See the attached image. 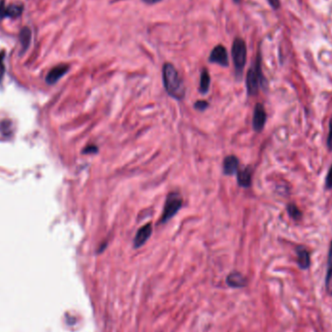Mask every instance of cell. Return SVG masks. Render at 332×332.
Here are the masks:
<instances>
[{
	"mask_svg": "<svg viewBox=\"0 0 332 332\" xmlns=\"http://www.w3.org/2000/svg\"><path fill=\"white\" fill-rule=\"evenodd\" d=\"M327 147L332 151V117L329 121V131H328V137H327Z\"/></svg>",
	"mask_w": 332,
	"mask_h": 332,
	"instance_id": "21",
	"label": "cell"
},
{
	"mask_svg": "<svg viewBox=\"0 0 332 332\" xmlns=\"http://www.w3.org/2000/svg\"><path fill=\"white\" fill-rule=\"evenodd\" d=\"M6 17H8V6L5 5L3 0H0V22Z\"/></svg>",
	"mask_w": 332,
	"mask_h": 332,
	"instance_id": "17",
	"label": "cell"
},
{
	"mask_svg": "<svg viewBox=\"0 0 332 332\" xmlns=\"http://www.w3.org/2000/svg\"><path fill=\"white\" fill-rule=\"evenodd\" d=\"M209 61L212 63H217L224 67L229 66L230 61H229V54L227 49L223 45L216 46L210 54Z\"/></svg>",
	"mask_w": 332,
	"mask_h": 332,
	"instance_id": "5",
	"label": "cell"
},
{
	"mask_svg": "<svg viewBox=\"0 0 332 332\" xmlns=\"http://www.w3.org/2000/svg\"><path fill=\"white\" fill-rule=\"evenodd\" d=\"M231 56L236 74L241 77L247 61V46L242 38L234 39L231 48Z\"/></svg>",
	"mask_w": 332,
	"mask_h": 332,
	"instance_id": "2",
	"label": "cell"
},
{
	"mask_svg": "<svg viewBox=\"0 0 332 332\" xmlns=\"http://www.w3.org/2000/svg\"><path fill=\"white\" fill-rule=\"evenodd\" d=\"M234 1H235V2H239L240 0H234Z\"/></svg>",
	"mask_w": 332,
	"mask_h": 332,
	"instance_id": "25",
	"label": "cell"
},
{
	"mask_svg": "<svg viewBox=\"0 0 332 332\" xmlns=\"http://www.w3.org/2000/svg\"><path fill=\"white\" fill-rule=\"evenodd\" d=\"M267 1H268L269 5L271 6V8L274 9V10H278L280 8V6H281L280 0H267Z\"/></svg>",
	"mask_w": 332,
	"mask_h": 332,
	"instance_id": "23",
	"label": "cell"
},
{
	"mask_svg": "<svg viewBox=\"0 0 332 332\" xmlns=\"http://www.w3.org/2000/svg\"><path fill=\"white\" fill-rule=\"evenodd\" d=\"M227 282L232 288H244L247 285L245 277L238 272H233L229 275Z\"/></svg>",
	"mask_w": 332,
	"mask_h": 332,
	"instance_id": "12",
	"label": "cell"
},
{
	"mask_svg": "<svg viewBox=\"0 0 332 332\" xmlns=\"http://www.w3.org/2000/svg\"><path fill=\"white\" fill-rule=\"evenodd\" d=\"M287 210L289 213V217L293 218L294 220H299L302 217V212L298 209V207L295 204H289L287 206Z\"/></svg>",
	"mask_w": 332,
	"mask_h": 332,
	"instance_id": "16",
	"label": "cell"
},
{
	"mask_svg": "<svg viewBox=\"0 0 332 332\" xmlns=\"http://www.w3.org/2000/svg\"><path fill=\"white\" fill-rule=\"evenodd\" d=\"M260 53L259 52L258 59L255 67H251L247 73L246 77V86L248 94L254 96L258 94L260 85L263 84V76L261 73V66H260Z\"/></svg>",
	"mask_w": 332,
	"mask_h": 332,
	"instance_id": "3",
	"label": "cell"
},
{
	"mask_svg": "<svg viewBox=\"0 0 332 332\" xmlns=\"http://www.w3.org/2000/svg\"><path fill=\"white\" fill-rule=\"evenodd\" d=\"M266 112L265 108L261 103H258L254 110L253 116V128L257 132H260L263 130L265 123H266Z\"/></svg>",
	"mask_w": 332,
	"mask_h": 332,
	"instance_id": "6",
	"label": "cell"
},
{
	"mask_svg": "<svg viewBox=\"0 0 332 332\" xmlns=\"http://www.w3.org/2000/svg\"><path fill=\"white\" fill-rule=\"evenodd\" d=\"M96 152H97V147L90 145V146H87V148L84 150L83 154H94Z\"/></svg>",
	"mask_w": 332,
	"mask_h": 332,
	"instance_id": "22",
	"label": "cell"
},
{
	"mask_svg": "<svg viewBox=\"0 0 332 332\" xmlns=\"http://www.w3.org/2000/svg\"><path fill=\"white\" fill-rule=\"evenodd\" d=\"M210 83H211V79H210V74L208 72L207 69H203L201 72V76H200V85H199V91L205 94L208 92L209 87H210Z\"/></svg>",
	"mask_w": 332,
	"mask_h": 332,
	"instance_id": "15",
	"label": "cell"
},
{
	"mask_svg": "<svg viewBox=\"0 0 332 332\" xmlns=\"http://www.w3.org/2000/svg\"><path fill=\"white\" fill-rule=\"evenodd\" d=\"M69 70V66L67 64H59L55 66L46 77V82L49 85H54L58 82L60 78H62Z\"/></svg>",
	"mask_w": 332,
	"mask_h": 332,
	"instance_id": "7",
	"label": "cell"
},
{
	"mask_svg": "<svg viewBox=\"0 0 332 332\" xmlns=\"http://www.w3.org/2000/svg\"><path fill=\"white\" fill-rule=\"evenodd\" d=\"M31 41V30L29 28H24L20 32V42L22 46L21 54L25 53L29 49V45Z\"/></svg>",
	"mask_w": 332,
	"mask_h": 332,
	"instance_id": "14",
	"label": "cell"
},
{
	"mask_svg": "<svg viewBox=\"0 0 332 332\" xmlns=\"http://www.w3.org/2000/svg\"><path fill=\"white\" fill-rule=\"evenodd\" d=\"M325 187L327 189H330L332 188V165L327 173V176H326V179H325Z\"/></svg>",
	"mask_w": 332,
	"mask_h": 332,
	"instance_id": "20",
	"label": "cell"
},
{
	"mask_svg": "<svg viewBox=\"0 0 332 332\" xmlns=\"http://www.w3.org/2000/svg\"><path fill=\"white\" fill-rule=\"evenodd\" d=\"M183 204V198L178 192H171L167 195L161 217V223L165 224L177 214Z\"/></svg>",
	"mask_w": 332,
	"mask_h": 332,
	"instance_id": "4",
	"label": "cell"
},
{
	"mask_svg": "<svg viewBox=\"0 0 332 332\" xmlns=\"http://www.w3.org/2000/svg\"><path fill=\"white\" fill-rule=\"evenodd\" d=\"M153 232L152 224H147L144 227H142L139 231H137L135 239H134V248H140L141 246L144 245L148 241V239L151 237Z\"/></svg>",
	"mask_w": 332,
	"mask_h": 332,
	"instance_id": "8",
	"label": "cell"
},
{
	"mask_svg": "<svg viewBox=\"0 0 332 332\" xmlns=\"http://www.w3.org/2000/svg\"><path fill=\"white\" fill-rule=\"evenodd\" d=\"M239 160L234 156H229L224 160V173L226 175H234L238 172Z\"/></svg>",
	"mask_w": 332,
	"mask_h": 332,
	"instance_id": "10",
	"label": "cell"
},
{
	"mask_svg": "<svg viewBox=\"0 0 332 332\" xmlns=\"http://www.w3.org/2000/svg\"><path fill=\"white\" fill-rule=\"evenodd\" d=\"M325 289L327 294L332 296V241L329 247L328 252V259H327V271L325 277Z\"/></svg>",
	"mask_w": 332,
	"mask_h": 332,
	"instance_id": "13",
	"label": "cell"
},
{
	"mask_svg": "<svg viewBox=\"0 0 332 332\" xmlns=\"http://www.w3.org/2000/svg\"><path fill=\"white\" fill-rule=\"evenodd\" d=\"M237 181L240 187L249 188L252 184V170L250 167H246L244 169L237 172Z\"/></svg>",
	"mask_w": 332,
	"mask_h": 332,
	"instance_id": "11",
	"label": "cell"
},
{
	"mask_svg": "<svg viewBox=\"0 0 332 332\" xmlns=\"http://www.w3.org/2000/svg\"><path fill=\"white\" fill-rule=\"evenodd\" d=\"M162 80L165 90L167 93L172 96L175 99L181 100L185 96L186 88L184 83L177 71L171 63H165L162 68Z\"/></svg>",
	"mask_w": 332,
	"mask_h": 332,
	"instance_id": "1",
	"label": "cell"
},
{
	"mask_svg": "<svg viewBox=\"0 0 332 332\" xmlns=\"http://www.w3.org/2000/svg\"><path fill=\"white\" fill-rule=\"evenodd\" d=\"M4 58H5V54H4V52L2 51V52L0 53V82L2 81V79H3V76H4V73H5Z\"/></svg>",
	"mask_w": 332,
	"mask_h": 332,
	"instance_id": "18",
	"label": "cell"
},
{
	"mask_svg": "<svg viewBox=\"0 0 332 332\" xmlns=\"http://www.w3.org/2000/svg\"><path fill=\"white\" fill-rule=\"evenodd\" d=\"M297 254V264L300 269L306 270L310 267L311 260H310V254L304 247H298L296 249Z\"/></svg>",
	"mask_w": 332,
	"mask_h": 332,
	"instance_id": "9",
	"label": "cell"
},
{
	"mask_svg": "<svg viewBox=\"0 0 332 332\" xmlns=\"http://www.w3.org/2000/svg\"><path fill=\"white\" fill-rule=\"evenodd\" d=\"M194 107H195V109H197L199 111H204L208 107V102L199 100V101L195 102Z\"/></svg>",
	"mask_w": 332,
	"mask_h": 332,
	"instance_id": "19",
	"label": "cell"
},
{
	"mask_svg": "<svg viewBox=\"0 0 332 332\" xmlns=\"http://www.w3.org/2000/svg\"><path fill=\"white\" fill-rule=\"evenodd\" d=\"M143 2H145L146 4H149V5H153V4H156V3H158V2H159V1H161V0H142Z\"/></svg>",
	"mask_w": 332,
	"mask_h": 332,
	"instance_id": "24",
	"label": "cell"
}]
</instances>
